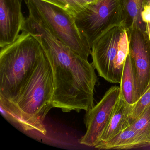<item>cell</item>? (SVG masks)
<instances>
[{
    "label": "cell",
    "mask_w": 150,
    "mask_h": 150,
    "mask_svg": "<svg viewBox=\"0 0 150 150\" xmlns=\"http://www.w3.org/2000/svg\"><path fill=\"white\" fill-rule=\"evenodd\" d=\"M22 30L38 40L50 62L53 76V108L64 112L90 110L94 106V90L97 81L93 63L63 43L31 13L26 18Z\"/></svg>",
    "instance_id": "obj_1"
},
{
    "label": "cell",
    "mask_w": 150,
    "mask_h": 150,
    "mask_svg": "<svg viewBox=\"0 0 150 150\" xmlns=\"http://www.w3.org/2000/svg\"><path fill=\"white\" fill-rule=\"evenodd\" d=\"M53 83L51 67L44 52L31 76L17 96L9 101H0L1 110L24 130L36 131L46 135L44 121L53 108Z\"/></svg>",
    "instance_id": "obj_2"
},
{
    "label": "cell",
    "mask_w": 150,
    "mask_h": 150,
    "mask_svg": "<svg viewBox=\"0 0 150 150\" xmlns=\"http://www.w3.org/2000/svg\"><path fill=\"white\" fill-rule=\"evenodd\" d=\"M43 52L38 40L24 30L14 42L1 48L0 101H9L17 96Z\"/></svg>",
    "instance_id": "obj_3"
},
{
    "label": "cell",
    "mask_w": 150,
    "mask_h": 150,
    "mask_svg": "<svg viewBox=\"0 0 150 150\" xmlns=\"http://www.w3.org/2000/svg\"><path fill=\"white\" fill-rule=\"evenodd\" d=\"M129 52L127 29L123 24L110 27L91 45L93 64L100 76L110 83L120 84Z\"/></svg>",
    "instance_id": "obj_4"
},
{
    "label": "cell",
    "mask_w": 150,
    "mask_h": 150,
    "mask_svg": "<svg viewBox=\"0 0 150 150\" xmlns=\"http://www.w3.org/2000/svg\"><path fill=\"white\" fill-rule=\"evenodd\" d=\"M29 12L41 20L63 43L86 60L91 46L79 29L75 17L57 6L42 0H25Z\"/></svg>",
    "instance_id": "obj_5"
},
{
    "label": "cell",
    "mask_w": 150,
    "mask_h": 150,
    "mask_svg": "<svg viewBox=\"0 0 150 150\" xmlns=\"http://www.w3.org/2000/svg\"><path fill=\"white\" fill-rule=\"evenodd\" d=\"M124 11V0H97L87 6L75 17V21L91 46L108 29L123 24Z\"/></svg>",
    "instance_id": "obj_6"
},
{
    "label": "cell",
    "mask_w": 150,
    "mask_h": 150,
    "mask_svg": "<svg viewBox=\"0 0 150 150\" xmlns=\"http://www.w3.org/2000/svg\"><path fill=\"white\" fill-rule=\"evenodd\" d=\"M120 94V87H111L101 100L86 112L85 117L86 131L79 140L80 144L94 147L99 143L110 120Z\"/></svg>",
    "instance_id": "obj_7"
},
{
    "label": "cell",
    "mask_w": 150,
    "mask_h": 150,
    "mask_svg": "<svg viewBox=\"0 0 150 150\" xmlns=\"http://www.w3.org/2000/svg\"><path fill=\"white\" fill-rule=\"evenodd\" d=\"M128 31L130 56L133 64L139 97L150 87V43L146 30L136 28Z\"/></svg>",
    "instance_id": "obj_8"
},
{
    "label": "cell",
    "mask_w": 150,
    "mask_h": 150,
    "mask_svg": "<svg viewBox=\"0 0 150 150\" xmlns=\"http://www.w3.org/2000/svg\"><path fill=\"white\" fill-rule=\"evenodd\" d=\"M20 0H0V47L11 44L22 30L26 18Z\"/></svg>",
    "instance_id": "obj_9"
},
{
    "label": "cell",
    "mask_w": 150,
    "mask_h": 150,
    "mask_svg": "<svg viewBox=\"0 0 150 150\" xmlns=\"http://www.w3.org/2000/svg\"><path fill=\"white\" fill-rule=\"evenodd\" d=\"M147 146H150L149 142L128 126L108 141L98 143L94 147L103 150H128Z\"/></svg>",
    "instance_id": "obj_10"
},
{
    "label": "cell",
    "mask_w": 150,
    "mask_h": 150,
    "mask_svg": "<svg viewBox=\"0 0 150 150\" xmlns=\"http://www.w3.org/2000/svg\"><path fill=\"white\" fill-rule=\"evenodd\" d=\"M132 108V105L128 103L120 94L110 120L98 143L108 141L129 126V118Z\"/></svg>",
    "instance_id": "obj_11"
},
{
    "label": "cell",
    "mask_w": 150,
    "mask_h": 150,
    "mask_svg": "<svg viewBox=\"0 0 150 150\" xmlns=\"http://www.w3.org/2000/svg\"><path fill=\"white\" fill-rule=\"evenodd\" d=\"M120 92L128 103L133 105L139 99L133 64L129 53L125 60L120 82Z\"/></svg>",
    "instance_id": "obj_12"
},
{
    "label": "cell",
    "mask_w": 150,
    "mask_h": 150,
    "mask_svg": "<svg viewBox=\"0 0 150 150\" xmlns=\"http://www.w3.org/2000/svg\"><path fill=\"white\" fill-rule=\"evenodd\" d=\"M143 0H124L123 25L127 30L140 28L146 30V25L141 20Z\"/></svg>",
    "instance_id": "obj_13"
},
{
    "label": "cell",
    "mask_w": 150,
    "mask_h": 150,
    "mask_svg": "<svg viewBox=\"0 0 150 150\" xmlns=\"http://www.w3.org/2000/svg\"><path fill=\"white\" fill-rule=\"evenodd\" d=\"M129 126L143 136L150 144V105Z\"/></svg>",
    "instance_id": "obj_14"
},
{
    "label": "cell",
    "mask_w": 150,
    "mask_h": 150,
    "mask_svg": "<svg viewBox=\"0 0 150 150\" xmlns=\"http://www.w3.org/2000/svg\"><path fill=\"white\" fill-rule=\"evenodd\" d=\"M64 9L74 17L81 12L86 7L81 0H42Z\"/></svg>",
    "instance_id": "obj_15"
},
{
    "label": "cell",
    "mask_w": 150,
    "mask_h": 150,
    "mask_svg": "<svg viewBox=\"0 0 150 150\" xmlns=\"http://www.w3.org/2000/svg\"><path fill=\"white\" fill-rule=\"evenodd\" d=\"M148 105H150V87L137 101L132 105V109L129 118V125L140 115L143 110Z\"/></svg>",
    "instance_id": "obj_16"
},
{
    "label": "cell",
    "mask_w": 150,
    "mask_h": 150,
    "mask_svg": "<svg viewBox=\"0 0 150 150\" xmlns=\"http://www.w3.org/2000/svg\"><path fill=\"white\" fill-rule=\"evenodd\" d=\"M140 16L144 23H150V0H143Z\"/></svg>",
    "instance_id": "obj_17"
},
{
    "label": "cell",
    "mask_w": 150,
    "mask_h": 150,
    "mask_svg": "<svg viewBox=\"0 0 150 150\" xmlns=\"http://www.w3.org/2000/svg\"><path fill=\"white\" fill-rule=\"evenodd\" d=\"M83 4L86 6L88 5H90V4H93L96 2L97 0H81Z\"/></svg>",
    "instance_id": "obj_18"
},
{
    "label": "cell",
    "mask_w": 150,
    "mask_h": 150,
    "mask_svg": "<svg viewBox=\"0 0 150 150\" xmlns=\"http://www.w3.org/2000/svg\"><path fill=\"white\" fill-rule=\"evenodd\" d=\"M145 25L146 33H147V35H148L150 43V23H145Z\"/></svg>",
    "instance_id": "obj_19"
},
{
    "label": "cell",
    "mask_w": 150,
    "mask_h": 150,
    "mask_svg": "<svg viewBox=\"0 0 150 150\" xmlns=\"http://www.w3.org/2000/svg\"><path fill=\"white\" fill-rule=\"evenodd\" d=\"M20 1H21L22 2V1L23 0H20Z\"/></svg>",
    "instance_id": "obj_20"
}]
</instances>
